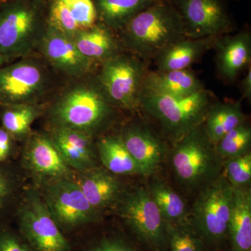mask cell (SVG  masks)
Here are the masks:
<instances>
[{"label": "cell", "instance_id": "obj_16", "mask_svg": "<svg viewBox=\"0 0 251 251\" xmlns=\"http://www.w3.org/2000/svg\"><path fill=\"white\" fill-rule=\"evenodd\" d=\"M69 168L76 172L96 167V148L93 136L69 128L52 127L49 134Z\"/></svg>", "mask_w": 251, "mask_h": 251}, {"label": "cell", "instance_id": "obj_22", "mask_svg": "<svg viewBox=\"0 0 251 251\" xmlns=\"http://www.w3.org/2000/svg\"><path fill=\"white\" fill-rule=\"evenodd\" d=\"M228 251H251V191L249 186L233 187Z\"/></svg>", "mask_w": 251, "mask_h": 251}, {"label": "cell", "instance_id": "obj_30", "mask_svg": "<svg viewBox=\"0 0 251 251\" xmlns=\"http://www.w3.org/2000/svg\"><path fill=\"white\" fill-rule=\"evenodd\" d=\"M143 247L138 240L134 242L122 234L102 233L77 247L73 244L72 251H144Z\"/></svg>", "mask_w": 251, "mask_h": 251}, {"label": "cell", "instance_id": "obj_17", "mask_svg": "<svg viewBox=\"0 0 251 251\" xmlns=\"http://www.w3.org/2000/svg\"><path fill=\"white\" fill-rule=\"evenodd\" d=\"M97 22L92 0H49L47 23L72 37Z\"/></svg>", "mask_w": 251, "mask_h": 251}, {"label": "cell", "instance_id": "obj_39", "mask_svg": "<svg viewBox=\"0 0 251 251\" xmlns=\"http://www.w3.org/2000/svg\"><path fill=\"white\" fill-rule=\"evenodd\" d=\"M168 1H172V2H173V1H174L175 0H168Z\"/></svg>", "mask_w": 251, "mask_h": 251}, {"label": "cell", "instance_id": "obj_11", "mask_svg": "<svg viewBox=\"0 0 251 251\" xmlns=\"http://www.w3.org/2000/svg\"><path fill=\"white\" fill-rule=\"evenodd\" d=\"M122 201L120 214L130 234L150 251H168L166 224L149 189L135 188Z\"/></svg>", "mask_w": 251, "mask_h": 251}, {"label": "cell", "instance_id": "obj_8", "mask_svg": "<svg viewBox=\"0 0 251 251\" xmlns=\"http://www.w3.org/2000/svg\"><path fill=\"white\" fill-rule=\"evenodd\" d=\"M51 85V74L44 59L20 58L0 69V105L40 103Z\"/></svg>", "mask_w": 251, "mask_h": 251}, {"label": "cell", "instance_id": "obj_33", "mask_svg": "<svg viewBox=\"0 0 251 251\" xmlns=\"http://www.w3.org/2000/svg\"><path fill=\"white\" fill-rule=\"evenodd\" d=\"M224 175L232 187L249 186L251 180L250 151L227 160Z\"/></svg>", "mask_w": 251, "mask_h": 251}, {"label": "cell", "instance_id": "obj_34", "mask_svg": "<svg viewBox=\"0 0 251 251\" xmlns=\"http://www.w3.org/2000/svg\"><path fill=\"white\" fill-rule=\"evenodd\" d=\"M0 251H34L18 230L0 227Z\"/></svg>", "mask_w": 251, "mask_h": 251}, {"label": "cell", "instance_id": "obj_35", "mask_svg": "<svg viewBox=\"0 0 251 251\" xmlns=\"http://www.w3.org/2000/svg\"><path fill=\"white\" fill-rule=\"evenodd\" d=\"M16 140L3 128L0 126V164L8 163L16 151Z\"/></svg>", "mask_w": 251, "mask_h": 251}, {"label": "cell", "instance_id": "obj_21", "mask_svg": "<svg viewBox=\"0 0 251 251\" xmlns=\"http://www.w3.org/2000/svg\"><path fill=\"white\" fill-rule=\"evenodd\" d=\"M221 37V36H220ZM219 37L199 39L184 38L171 44L155 57L157 72H166L188 69L205 53L214 48Z\"/></svg>", "mask_w": 251, "mask_h": 251}, {"label": "cell", "instance_id": "obj_13", "mask_svg": "<svg viewBox=\"0 0 251 251\" xmlns=\"http://www.w3.org/2000/svg\"><path fill=\"white\" fill-rule=\"evenodd\" d=\"M38 54L56 72L70 79L94 74L99 64L81 53L72 37L48 25Z\"/></svg>", "mask_w": 251, "mask_h": 251}, {"label": "cell", "instance_id": "obj_36", "mask_svg": "<svg viewBox=\"0 0 251 251\" xmlns=\"http://www.w3.org/2000/svg\"><path fill=\"white\" fill-rule=\"evenodd\" d=\"M242 94L244 98L251 99V69L247 73V75L244 77L242 82Z\"/></svg>", "mask_w": 251, "mask_h": 251}, {"label": "cell", "instance_id": "obj_10", "mask_svg": "<svg viewBox=\"0 0 251 251\" xmlns=\"http://www.w3.org/2000/svg\"><path fill=\"white\" fill-rule=\"evenodd\" d=\"M175 143L172 164L183 184L198 186L215 175L221 158L206 135L204 125L191 130Z\"/></svg>", "mask_w": 251, "mask_h": 251}, {"label": "cell", "instance_id": "obj_19", "mask_svg": "<svg viewBox=\"0 0 251 251\" xmlns=\"http://www.w3.org/2000/svg\"><path fill=\"white\" fill-rule=\"evenodd\" d=\"M214 48L218 72L225 80H234L251 62V36L249 31H240L224 38L221 36Z\"/></svg>", "mask_w": 251, "mask_h": 251}, {"label": "cell", "instance_id": "obj_4", "mask_svg": "<svg viewBox=\"0 0 251 251\" xmlns=\"http://www.w3.org/2000/svg\"><path fill=\"white\" fill-rule=\"evenodd\" d=\"M211 99V94L204 88L182 97L143 91L140 109L155 119L175 143L204 124Z\"/></svg>", "mask_w": 251, "mask_h": 251}, {"label": "cell", "instance_id": "obj_32", "mask_svg": "<svg viewBox=\"0 0 251 251\" xmlns=\"http://www.w3.org/2000/svg\"><path fill=\"white\" fill-rule=\"evenodd\" d=\"M17 191L16 175L8 163L0 164V227L9 226V211Z\"/></svg>", "mask_w": 251, "mask_h": 251}, {"label": "cell", "instance_id": "obj_5", "mask_svg": "<svg viewBox=\"0 0 251 251\" xmlns=\"http://www.w3.org/2000/svg\"><path fill=\"white\" fill-rule=\"evenodd\" d=\"M94 75L109 102L117 110H140L148 67L143 59L125 51L99 64Z\"/></svg>", "mask_w": 251, "mask_h": 251}, {"label": "cell", "instance_id": "obj_20", "mask_svg": "<svg viewBox=\"0 0 251 251\" xmlns=\"http://www.w3.org/2000/svg\"><path fill=\"white\" fill-rule=\"evenodd\" d=\"M72 39L81 53L98 64L124 51L117 33L99 21Z\"/></svg>", "mask_w": 251, "mask_h": 251}, {"label": "cell", "instance_id": "obj_12", "mask_svg": "<svg viewBox=\"0 0 251 251\" xmlns=\"http://www.w3.org/2000/svg\"><path fill=\"white\" fill-rule=\"evenodd\" d=\"M186 37H220L233 30L224 0H175Z\"/></svg>", "mask_w": 251, "mask_h": 251}, {"label": "cell", "instance_id": "obj_15", "mask_svg": "<svg viewBox=\"0 0 251 251\" xmlns=\"http://www.w3.org/2000/svg\"><path fill=\"white\" fill-rule=\"evenodd\" d=\"M126 148L139 166L142 175L153 174L166 152V145L145 126L127 125L120 135Z\"/></svg>", "mask_w": 251, "mask_h": 251}, {"label": "cell", "instance_id": "obj_18", "mask_svg": "<svg viewBox=\"0 0 251 251\" xmlns=\"http://www.w3.org/2000/svg\"><path fill=\"white\" fill-rule=\"evenodd\" d=\"M77 173L76 179L74 180L91 205L99 213L121 200V184L115 175L106 169L96 166Z\"/></svg>", "mask_w": 251, "mask_h": 251}, {"label": "cell", "instance_id": "obj_25", "mask_svg": "<svg viewBox=\"0 0 251 251\" xmlns=\"http://www.w3.org/2000/svg\"><path fill=\"white\" fill-rule=\"evenodd\" d=\"M99 158L105 169L115 175H142L136 162L120 135H105L97 144Z\"/></svg>", "mask_w": 251, "mask_h": 251}, {"label": "cell", "instance_id": "obj_23", "mask_svg": "<svg viewBox=\"0 0 251 251\" xmlns=\"http://www.w3.org/2000/svg\"><path fill=\"white\" fill-rule=\"evenodd\" d=\"M203 88L199 79L188 69L166 72H148L143 91L169 97H182L192 95Z\"/></svg>", "mask_w": 251, "mask_h": 251}, {"label": "cell", "instance_id": "obj_26", "mask_svg": "<svg viewBox=\"0 0 251 251\" xmlns=\"http://www.w3.org/2000/svg\"><path fill=\"white\" fill-rule=\"evenodd\" d=\"M244 114L240 102H219L211 105L204 128L211 143H216L230 130L244 123Z\"/></svg>", "mask_w": 251, "mask_h": 251}, {"label": "cell", "instance_id": "obj_24", "mask_svg": "<svg viewBox=\"0 0 251 251\" xmlns=\"http://www.w3.org/2000/svg\"><path fill=\"white\" fill-rule=\"evenodd\" d=\"M97 21L118 32L155 0H92Z\"/></svg>", "mask_w": 251, "mask_h": 251}, {"label": "cell", "instance_id": "obj_29", "mask_svg": "<svg viewBox=\"0 0 251 251\" xmlns=\"http://www.w3.org/2000/svg\"><path fill=\"white\" fill-rule=\"evenodd\" d=\"M165 224L168 251H211L190 217L180 222Z\"/></svg>", "mask_w": 251, "mask_h": 251}, {"label": "cell", "instance_id": "obj_27", "mask_svg": "<svg viewBox=\"0 0 251 251\" xmlns=\"http://www.w3.org/2000/svg\"><path fill=\"white\" fill-rule=\"evenodd\" d=\"M44 111L40 103L0 105L1 126L16 141L26 139L31 133V125Z\"/></svg>", "mask_w": 251, "mask_h": 251}, {"label": "cell", "instance_id": "obj_6", "mask_svg": "<svg viewBox=\"0 0 251 251\" xmlns=\"http://www.w3.org/2000/svg\"><path fill=\"white\" fill-rule=\"evenodd\" d=\"M233 187L224 175L206 185L196 202L191 223L211 251H228V224Z\"/></svg>", "mask_w": 251, "mask_h": 251}, {"label": "cell", "instance_id": "obj_7", "mask_svg": "<svg viewBox=\"0 0 251 251\" xmlns=\"http://www.w3.org/2000/svg\"><path fill=\"white\" fill-rule=\"evenodd\" d=\"M41 196L56 224L70 239L100 221V214L92 207L73 178L54 180L44 185Z\"/></svg>", "mask_w": 251, "mask_h": 251}, {"label": "cell", "instance_id": "obj_31", "mask_svg": "<svg viewBox=\"0 0 251 251\" xmlns=\"http://www.w3.org/2000/svg\"><path fill=\"white\" fill-rule=\"evenodd\" d=\"M251 144V129L242 123L230 130L215 145L220 158L230 159L249 152Z\"/></svg>", "mask_w": 251, "mask_h": 251}, {"label": "cell", "instance_id": "obj_2", "mask_svg": "<svg viewBox=\"0 0 251 251\" xmlns=\"http://www.w3.org/2000/svg\"><path fill=\"white\" fill-rule=\"evenodd\" d=\"M117 34L124 49L143 60L186 38L179 11L168 0H155Z\"/></svg>", "mask_w": 251, "mask_h": 251}, {"label": "cell", "instance_id": "obj_9", "mask_svg": "<svg viewBox=\"0 0 251 251\" xmlns=\"http://www.w3.org/2000/svg\"><path fill=\"white\" fill-rule=\"evenodd\" d=\"M18 231L34 251H72V241L56 224L42 196L28 190L16 214Z\"/></svg>", "mask_w": 251, "mask_h": 251}, {"label": "cell", "instance_id": "obj_3", "mask_svg": "<svg viewBox=\"0 0 251 251\" xmlns=\"http://www.w3.org/2000/svg\"><path fill=\"white\" fill-rule=\"evenodd\" d=\"M49 0H6L0 5V52L10 58L37 53L47 27Z\"/></svg>", "mask_w": 251, "mask_h": 251}, {"label": "cell", "instance_id": "obj_38", "mask_svg": "<svg viewBox=\"0 0 251 251\" xmlns=\"http://www.w3.org/2000/svg\"><path fill=\"white\" fill-rule=\"evenodd\" d=\"M5 1H6V0H0V5L2 4L3 2H4Z\"/></svg>", "mask_w": 251, "mask_h": 251}, {"label": "cell", "instance_id": "obj_28", "mask_svg": "<svg viewBox=\"0 0 251 251\" xmlns=\"http://www.w3.org/2000/svg\"><path fill=\"white\" fill-rule=\"evenodd\" d=\"M148 189L166 224H174L189 218L182 198L169 186L155 181Z\"/></svg>", "mask_w": 251, "mask_h": 251}, {"label": "cell", "instance_id": "obj_37", "mask_svg": "<svg viewBox=\"0 0 251 251\" xmlns=\"http://www.w3.org/2000/svg\"><path fill=\"white\" fill-rule=\"evenodd\" d=\"M12 60V59L10 58V57H7V56L5 55V54L0 52V69L4 67L6 64H9Z\"/></svg>", "mask_w": 251, "mask_h": 251}, {"label": "cell", "instance_id": "obj_14", "mask_svg": "<svg viewBox=\"0 0 251 251\" xmlns=\"http://www.w3.org/2000/svg\"><path fill=\"white\" fill-rule=\"evenodd\" d=\"M23 162L38 181L44 185L63 178H72L73 171L66 164L49 134L30 133L27 137Z\"/></svg>", "mask_w": 251, "mask_h": 251}, {"label": "cell", "instance_id": "obj_1", "mask_svg": "<svg viewBox=\"0 0 251 251\" xmlns=\"http://www.w3.org/2000/svg\"><path fill=\"white\" fill-rule=\"evenodd\" d=\"M71 80L50 106V123L94 137L111 124L117 109L109 102L94 74Z\"/></svg>", "mask_w": 251, "mask_h": 251}]
</instances>
